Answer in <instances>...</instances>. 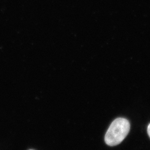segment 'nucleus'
Wrapping results in <instances>:
<instances>
[{
    "mask_svg": "<svg viewBox=\"0 0 150 150\" xmlns=\"http://www.w3.org/2000/svg\"><path fill=\"white\" fill-rule=\"evenodd\" d=\"M130 129L129 121L124 118H116L111 124L105 135L106 144L114 146L120 144L126 138Z\"/></svg>",
    "mask_w": 150,
    "mask_h": 150,
    "instance_id": "nucleus-1",
    "label": "nucleus"
},
{
    "mask_svg": "<svg viewBox=\"0 0 150 150\" xmlns=\"http://www.w3.org/2000/svg\"><path fill=\"white\" fill-rule=\"evenodd\" d=\"M147 132H148V134L149 135V137H150V123L147 127Z\"/></svg>",
    "mask_w": 150,
    "mask_h": 150,
    "instance_id": "nucleus-2",
    "label": "nucleus"
},
{
    "mask_svg": "<svg viewBox=\"0 0 150 150\" xmlns=\"http://www.w3.org/2000/svg\"></svg>",
    "mask_w": 150,
    "mask_h": 150,
    "instance_id": "nucleus-3",
    "label": "nucleus"
}]
</instances>
